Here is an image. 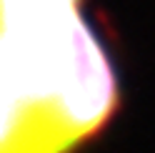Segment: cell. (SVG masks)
<instances>
[{"label": "cell", "mask_w": 155, "mask_h": 153, "mask_svg": "<svg viewBox=\"0 0 155 153\" xmlns=\"http://www.w3.org/2000/svg\"><path fill=\"white\" fill-rule=\"evenodd\" d=\"M118 103L85 0H0V153H75Z\"/></svg>", "instance_id": "cell-1"}]
</instances>
